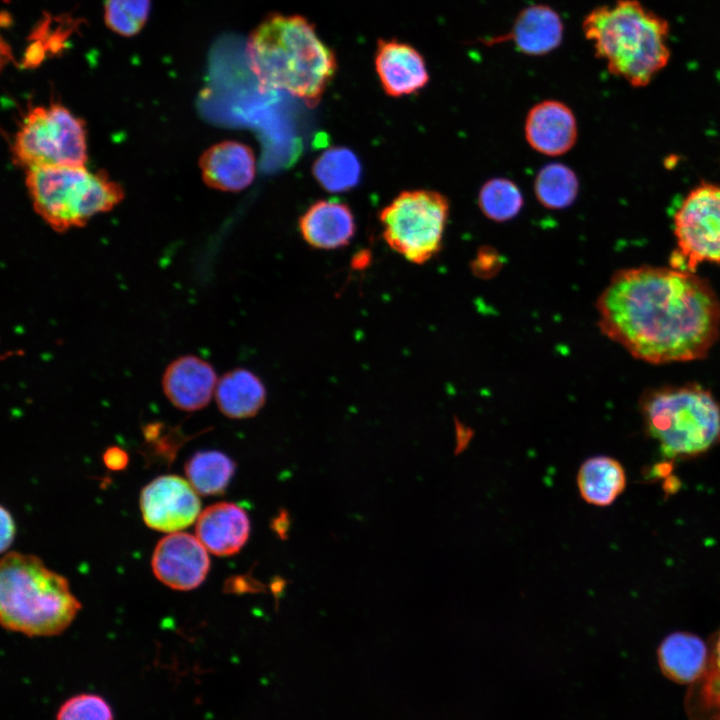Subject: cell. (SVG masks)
I'll use <instances>...</instances> for the list:
<instances>
[{"label":"cell","mask_w":720,"mask_h":720,"mask_svg":"<svg viewBox=\"0 0 720 720\" xmlns=\"http://www.w3.org/2000/svg\"><path fill=\"white\" fill-rule=\"evenodd\" d=\"M595 307L601 333L652 364L705 358L720 335V300L710 283L673 267L616 271Z\"/></svg>","instance_id":"1"},{"label":"cell","mask_w":720,"mask_h":720,"mask_svg":"<svg viewBox=\"0 0 720 720\" xmlns=\"http://www.w3.org/2000/svg\"><path fill=\"white\" fill-rule=\"evenodd\" d=\"M247 57L261 91L285 90L311 108L337 68L334 52L300 15L266 16L248 37Z\"/></svg>","instance_id":"2"},{"label":"cell","mask_w":720,"mask_h":720,"mask_svg":"<svg viewBox=\"0 0 720 720\" xmlns=\"http://www.w3.org/2000/svg\"><path fill=\"white\" fill-rule=\"evenodd\" d=\"M582 28L608 71L633 87L648 85L669 62V23L637 0L594 8Z\"/></svg>","instance_id":"3"},{"label":"cell","mask_w":720,"mask_h":720,"mask_svg":"<svg viewBox=\"0 0 720 720\" xmlns=\"http://www.w3.org/2000/svg\"><path fill=\"white\" fill-rule=\"evenodd\" d=\"M81 608L67 579L29 554L10 552L0 564V620L27 636L62 633Z\"/></svg>","instance_id":"4"},{"label":"cell","mask_w":720,"mask_h":720,"mask_svg":"<svg viewBox=\"0 0 720 720\" xmlns=\"http://www.w3.org/2000/svg\"><path fill=\"white\" fill-rule=\"evenodd\" d=\"M640 412L648 435L664 456H699L720 442V405L698 384L661 386L640 397Z\"/></svg>","instance_id":"5"},{"label":"cell","mask_w":720,"mask_h":720,"mask_svg":"<svg viewBox=\"0 0 720 720\" xmlns=\"http://www.w3.org/2000/svg\"><path fill=\"white\" fill-rule=\"evenodd\" d=\"M25 185L35 212L57 232L85 225L124 198L120 184L86 166L30 169Z\"/></svg>","instance_id":"6"},{"label":"cell","mask_w":720,"mask_h":720,"mask_svg":"<svg viewBox=\"0 0 720 720\" xmlns=\"http://www.w3.org/2000/svg\"><path fill=\"white\" fill-rule=\"evenodd\" d=\"M12 156L25 171L86 166L85 124L61 104L35 106L26 113L16 132Z\"/></svg>","instance_id":"7"},{"label":"cell","mask_w":720,"mask_h":720,"mask_svg":"<svg viewBox=\"0 0 720 720\" xmlns=\"http://www.w3.org/2000/svg\"><path fill=\"white\" fill-rule=\"evenodd\" d=\"M449 214L444 194L415 189L401 192L379 218L390 248L413 264H424L441 250Z\"/></svg>","instance_id":"8"},{"label":"cell","mask_w":720,"mask_h":720,"mask_svg":"<svg viewBox=\"0 0 720 720\" xmlns=\"http://www.w3.org/2000/svg\"><path fill=\"white\" fill-rule=\"evenodd\" d=\"M673 231L671 267L695 272L703 262L720 265V185L692 189L674 214Z\"/></svg>","instance_id":"9"},{"label":"cell","mask_w":720,"mask_h":720,"mask_svg":"<svg viewBox=\"0 0 720 720\" xmlns=\"http://www.w3.org/2000/svg\"><path fill=\"white\" fill-rule=\"evenodd\" d=\"M201 502L197 491L178 475H162L141 491L140 508L146 525L174 533L190 526L198 517Z\"/></svg>","instance_id":"10"},{"label":"cell","mask_w":720,"mask_h":720,"mask_svg":"<svg viewBox=\"0 0 720 720\" xmlns=\"http://www.w3.org/2000/svg\"><path fill=\"white\" fill-rule=\"evenodd\" d=\"M210 568L205 546L197 537L174 532L163 537L152 556L155 576L175 590H191L206 578Z\"/></svg>","instance_id":"11"},{"label":"cell","mask_w":720,"mask_h":720,"mask_svg":"<svg viewBox=\"0 0 720 720\" xmlns=\"http://www.w3.org/2000/svg\"><path fill=\"white\" fill-rule=\"evenodd\" d=\"M375 69L384 92L391 97L414 94L429 82L423 55L411 44L397 39H379Z\"/></svg>","instance_id":"12"},{"label":"cell","mask_w":720,"mask_h":720,"mask_svg":"<svg viewBox=\"0 0 720 720\" xmlns=\"http://www.w3.org/2000/svg\"><path fill=\"white\" fill-rule=\"evenodd\" d=\"M524 135L533 150L547 156H561L576 143L577 121L565 103L544 100L535 104L527 113Z\"/></svg>","instance_id":"13"},{"label":"cell","mask_w":720,"mask_h":720,"mask_svg":"<svg viewBox=\"0 0 720 720\" xmlns=\"http://www.w3.org/2000/svg\"><path fill=\"white\" fill-rule=\"evenodd\" d=\"M217 382L216 372L210 363L195 355H184L167 366L162 388L174 407L194 412L208 405Z\"/></svg>","instance_id":"14"},{"label":"cell","mask_w":720,"mask_h":720,"mask_svg":"<svg viewBox=\"0 0 720 720\" xmlns=\"http://www.w3.org/2000/svg\"><path fill=\"white\" fill-rule=\"evenodd\" d=\"M563 34L564 26L560 15L548 5L535 4L520 11L511 30L506 34L481 42L491 46L510 41L522 54L542 56L560 46Z\"/></svg>","instance_id":"15"},{"label":"cell","mask_w":720,"mask_h":720,"mask_svg":"<svg viewBox=\"0 0 720 720\" xmlns=\"http://www.w3.org/2000/svg\"><path fill=\"white\" fill-rule=\"evenodd\" d=\"M199 167L207 186L227 192H237L248 187L256 172L252 149L231 140L214 144L203 152Z\"/></svg>","instance_id":"16"},{"label":"cell","mask_w":720,"mask_h":720,"mask_svg":"<svg viewBox=\"0 0 720 720\" xmlns=\"http://www.w3.org/2000/svg\"><path fill=\"white\" fill-rule=\"evenodd\" d=\"M249 534L247 512L232 502H219L207 507L196 523L197 538L217 556H231L239 552Z\"/></svg>","instance_id":"17"},{"label":"cell","mask_w":720,"mask_h":720,"mask_svg":"<svg viewBox=\"0 0 720 720\" xmlns=\"http://www.w3.org/2000/svg\"><path fill=\"white\" fill-rule=\"evenodd\" d=\"M299 229L309 245L319 249H336L351 241L355 234V221L346 204L320 200L301 216Z\"/></svg>","instance_id":"18"},{"label":"cell","mask_w":720,"mask_h":720,"mask_svg":"<svg viewBox=\"0 0 720 720\" xmlns=\"http://www.w3.org/2000/svg\"><path fill=\"white\" fill-rule=\"evenodd\" d=\"M657 655L664 675L681 684H693L699 680L711 660L705 642L688 632L668 635L659 645Z\"/></svg>","instance_id":"19"},{"label":"cell","mask_w":720,"mask_h":720,"mask_svg":"<svg viewBox=\"0 0 720 720\" xmlns=\"http://www.w3.org/2000/svg\"><path fill=\"white\" fill-rule=\"evenodd\" d=\"M266 388L261 379L244 368L225 373L217 382L216 403L221 413L231 419L255 416L266 402Z\"/></svg>","instance_id":"20"},{"label":"cell","mask_w":720,"mask_h":720,"mask_svg":"<svg viewBox=\"0 0 720 720\" xmlns=\"http://www.w3.org/2000/svg\"><path fill=\"white\" fill-rule=\"evenodd\" d=\"M576 483L581 498L588 504L611 505L626 487V474L616 459L597 455L587 458L579 467Z\"/></svg>","instance_id":"21"},{"label":"cell","mask_w":720,"mask_h":720,"mask_svg":"<svg viewBox=\"0 0 720 720\" xmlns=\"http://www.w3.org/2000/svg\"><path fill=\"white\" fill-rule=\"evenodd\" d=\"M185 473L201 495H220L227 489L236 470L235 462L218 450H201L185 463Z\"/></svg>","instance_id":"22"},{"label":"cell","mask_w":720,"mask_h":720,"mask_svg":"<svg viewBox=\"0 0 720 720\" xmlns=\"http://www.w3.org/2000/svg\"><path fill=\"white\" fill-rule=\"evenodd\" d=\"M314 177L330 192H345L355 187L361 177L359 159L350 149L332 147L324 151L312 167Z\"/></svg>","instance_id":"23"},{"label":"cell","mask_w":720,"mask_h":720,"mask_svg":"<svg viewBox=\"0 0 720 720\" xmlns=\"http://www.w3.org/2000/svg\"><path fill=\"white\" fill-rule=\"evenodd\" d=\"M578 191L576 173L562 163L545 165L535 177L536 199L547 209L560 210L569 207L576 200Z\"/></svg>","instance_id":"24"},{"label":"cell","mask_w":720,"mask_h":720,"mask_svg":"<svg viewBox=\"0 0 720 720\" xmlns=\"http://www.w3.org/2000/svg\"><path fill=\"white\" fill-rule=\"evenodd\" d=\"M523 203L522 192L516 183L503 177L486 181L478 194L481 212L495 222H506L516 217Z\"/></svg>","instance_id":"25"},{"label":"cell","mask_w":720,"mask_h":720,"mask_svg":"<svg viewBox=\"0 0 720 720\" xmlns=\"http://www.w3.org/2000/svg\"><path fill=\"white\" fill-rule=\"evenodd\" d=\"M150 10L151 0H105L104 22L112 32L132 37L143 29Z\"/></svg>","instance_id":"26"},{"label":"cell","mask_w":720,"mask_h":720,"mask_svg":"<svg viewBox=\"0 0 720 720\" xmlns=\"http://www.w3.org/2000/svg\"><path fill=\"white\" fill-rule=\"evenodd\" d=\"M688 711L694 720H720V673L709 665L704 675L691 684Z\"/></svg>","instance_id":"27"},{"label":"cell","mask_w":720,"mask_h":720,"mask_svg":"<svg viewBox=\"0 0 720 720\" xmlns=\"http://www.w3.org/2000/svg\"><path fill=\"white\" fill-rule=\"evenodd\" d=\"M56 720H113V713L99 695L79 694L60 706Z\"/></svg>","instance_id":"28"},{"label":"cell","mask_w":720,"mask_h":720,"mask_svg":"<svg viewBox=\"0 0 720 720\" xmlns=\"http://www.w3.org/2000/svg\"><path fill=\"white\" fill-rule=\"evenodd\" d=\"M471 264L474 274L481 278H489L500 270L503 258L495 248L482 246L478 249Z\"/></svg>","instance_id":"29"},{"label":"cell","mask_w":720,"mask_h":720,"mask_svg":"<svg viewBox=\"0 0 720 720\" xmlns=\"http://www.w3.org/2000/svg\"><path fill=\"white\" fill-rule=\"evenodd\" d=\"M102 458L105 466L113 471L125 469L129 461L127 452L119 446L108 447Z\"/></svg>","instance_id":"30"},{"label":"cell","mask_w":720,"mask_h":720,"mask_svg":"<svg viewBox=\"0 0 720 720\" xmlns=\"http://www.w3.org/2000/svg\"><path fill=\"white\" fill-rule=\"evenodd\" d=\"M15 523L10 512L1 507V552H5L12 544L15 536Z\"/></svg>","instance_id":"31"},{"label":"cell","mask_w":720,"mask_h":720,"mask_svg":"<svg viewBox=\"0 0 720 720\" xmlns=\"http://www.w3.org/2000/svg\"><path fill=\"white\" fill-rule=\"evenodd\" d=\"M710 665L720 673V632L717 636L713 651L711 653Z\"/></svg>","instance_id":"32"}]
</instances>
